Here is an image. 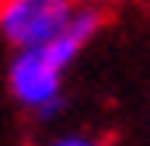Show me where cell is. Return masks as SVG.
<instances>
[{"instance_id": "cell-1", "label": "cell", "mask_w": 150, "mask_h": 146, "mask_svg": "<svg viewBox=\"0 0 150 146\" xmlns=\"http://www.w3.org/2000/svg\"><path fill=\"white\" fill-rule=\"evenodd\" d=\"M4 84L11 101L28 111L38 125L59 122L70 105L67 98V70L38 45V49H11Z\"/></svg>"}, {"instance_id": "cell-5", "label": "cell", "mask_w": 150, "mask_h": 146, "mask_svg": "<svg viewBox=\"0 0 150 146\" xmlns=\"http://www.w3.org/2000/svg\"><path fill=\"white\" fill-rule=\"evenodd\" d=\"M70 4H84V0H70Z\"/></svg>"}, {"instance_id": "cell-3", "label": "cell", "mask_w": 150, "mask_h": 146, "mask_svg": "<svg viewBox=\"0 0 150 146\" xmlns=\"http://www.w3.org/2000/svg\"><path fill=\"white\" fill-rule=\"evenodd\" d=\"M105 25H108V11H105L98 0H84V4H77V7H74L70 25L52 38L49 45H42V49H45L63 70L70 73V70L77 66V59L87 52V45L105 32Z\"/></svg>"}, {"instance_id": "cell-4", "label": "cell", "mask_w": 150, "mask_h": 146, "mask_svg": "<svg viewBox=\"0 0 150 146\" xmlns=\"http://www.w3.org/2000/svg\"><path fill=\"white\" fill-rule=\"evenodd\" d=\"M42 146H108V139L105 136H94V132H56Z\"/></svg>"}, {"instance_id": "cell-2", "label": "cell", "mask_w": 150, "mask_h": 146, "mask_svg": "<svg viewBox=\"0 0 150 146\" xmlns=\"http://www.w3.org/2000/svg\"><path fill=\"white\" fill-rule=\"evenodd\" d=\"M70 0H0V42L7 49L49 45L74 18Z\"/></svg>"}]
</instances>
